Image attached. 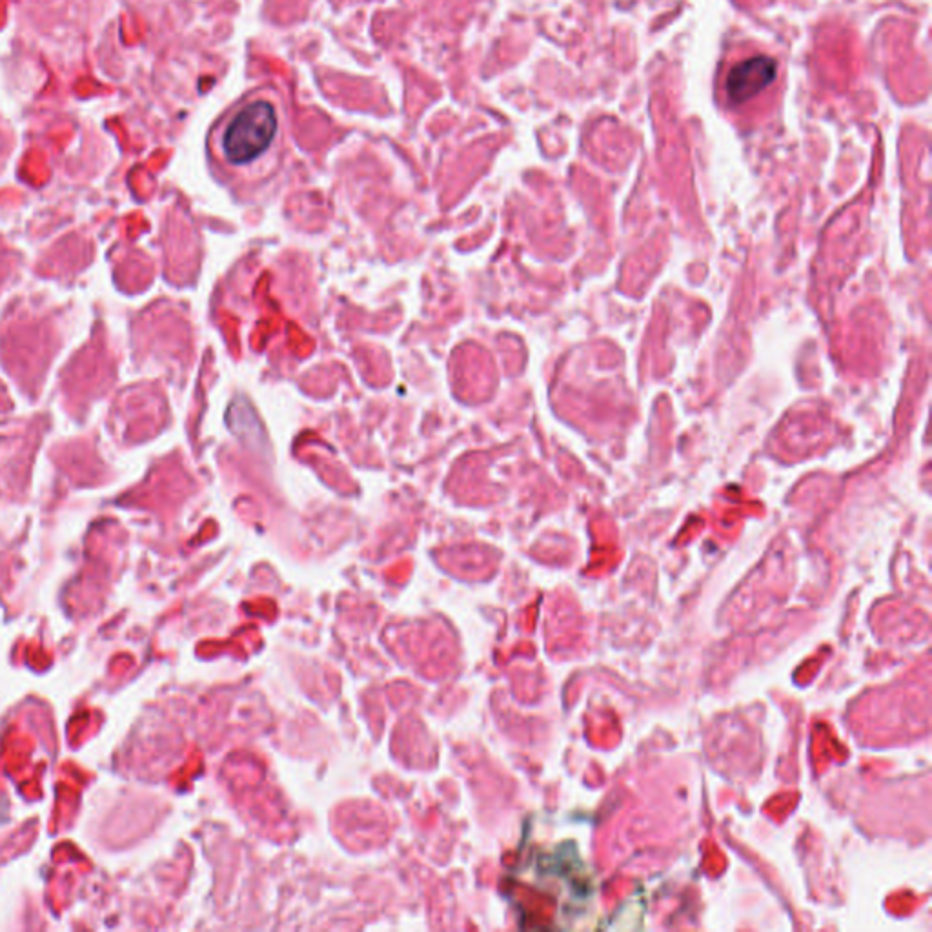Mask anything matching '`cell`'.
<instances>
[{
	"mask_svg": "<svg viewBox=\"0 0 932 932\" xmlns=\"http://www.w3.org/2000/svg\"><path fill=\"white\" fill-rule=\"evenodd\" d=\"M286 104L274 88H254L233 102L212 130L213 159L233 177L270 172L283 150Z\"/></svg>",
	"mask_w": 932,
	"mask_h": 932,
	"instance_id": "obj_1",
	"label": "cell"
},
{
	"mask_svg": "<svg viewBox=\"0 0 932 932\" xmlns=\"http://www.w3.org/2000/svg\"><path fill=\"white\" fill-rule=\"evenodd\" d=\"M778 77V62L769 55H756L730 68L725 92L732 104H743L765 92Z\"/></svg>",
	"mask_w": 932,
	"mask_h": 932,
	"instance_id": "obj_2",
	"label": "cell"
}]
</instances>
